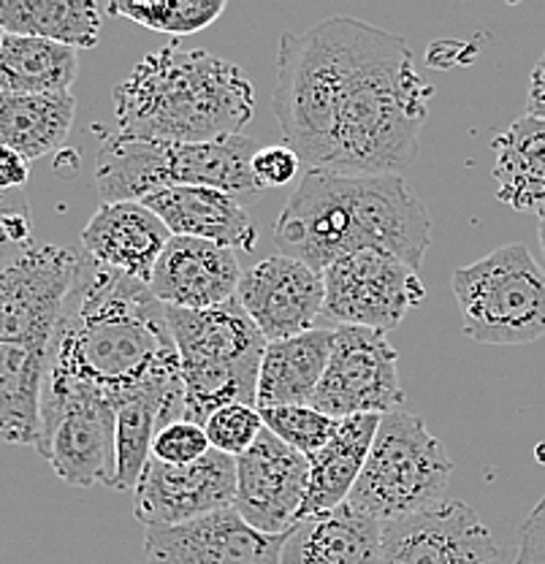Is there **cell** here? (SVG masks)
<instances>
[{"instance_id":"obj_1","label":"cell","mask_w":545,"mask_h":564,"mask_svg":"<svg viewBox=\"0 0 545 564\" xmlns=\"http://www.w3.org/2000/svg\"><path fill=\"white\" fill-rule=\"evenodd\" d=\"M429 98L402 35L356 17L280 35L272 109L307 169L402 174L418 161Z\"/></svg>"},{"instance_id":"obj_2","label":"cell","mask_w":545,"mask_h":564,"mask_svg":"<svg viewBox=\"0 0 545 564\" xmlns=\"http://www.w3.org/2000/svg\"><path fill=\"white\" fill-rule=\"evenodd\" d=\"M46 383L90 388L115 404L150 388L182 383L166 304L146 282L79 252L50 345Z\"/></svg>"},{"instance_id":"obj_3","label":"cell","mask_w":545,"mask_h":564,"mask_svg":"<svg viewBox=\"0 0 545 564\" xmlns=\"http://www.w3.org/2000/svg\"><path fill=\"white\" fill-rule=\"evenodd\" d=\"M280 252L324 274L361 250L389 252L418 269L432 245V217L402 174L309 169L272 226Z\"/></svg>"},{"instance_id":"obj_4","label":"cell","mask_w":545,"mask_h":564,"mask_svg":"<svg viewBox=\"0 0 545 564\" xmlns=\"http://www.w3.org/2000/svg\"><path fill=\"white\" fill-rule=\"evenodd\" d=\"M255 109L253 82L231 61L174 44L150 52L115 87L117 133L163 144L237 137Z\"/></svg>"},{"instance_id":"obj_5","label":"cell","mask_w":545,"mask_h":564,"mask_svg":"<svg viewBox=\"0 0 545 564\" xmlns=\"http://www.w3.org/2000/svg\"><path fill=\"white\" fill-rule=\"evenodd\" d=\"M258 141L237 137L201 144H163L111 133L96 161V187L103 204L144 202L166 187H212L239 204L258 202L263 187L253 174Z\"/></svg>"},{"instance_id":"obj_6","label":"cell","mask_w":545,"mask_h":564,"mask_svg":"<svg viewBox=\"0 0 545 564\" xmlns=\"http://www.w3.org/2000/svg\"><path fill=\"white\" fill-rule=\"evenodd\" d=\"M166 317L185 388L182 419L204 426L226 404H255L266 339L237 299L209 310L166 307Z\"/></svg>"},{"instance_id":"obj_7","label":"cell","mask_w":545,"mask_h":564,"mask_svg":"<svg viewBox=\"0 0 545 564\" xmlns=\"http://www.w3.org/2000/svg\"><path fill=\"white\" fill-rule=\"evenodd\" d=\"M454 462L421 415L394 410L380 419L348 505L389 524L443 499Z\"/></svg>"},{"instance_id":"obj_8","label":"cell","mask_w":545,"mask_h":564,"mask_svg":"<svg viewBox=\"0 0 545 564\" xmlns=\"http://www.w3.org/2000/svg\"><path fill=\"white\" fill-rule=\"evenodd\" d=\"M450 285L472 343L530 345L545 334V272L526 245H502L459 267Z\"/></svg>"},{"instance_id":"obj_9","label":"cell","mask_w":545,"mask_h":564,"mask_svg":"<svg viewBox=\"0 0 545 564\" xmlns=\"http://www.w3.org/2000/svg\"><path fill=\"white\" fill-rule=\"evenodd\" d=\"M39 454L57 478L76 489L115 486L117 404L103 393L68 383H44Z\"/></svg>"},{"instance_id":"obj_10","label":"cell","mask_w":545,"mask_h":564,"mask_svg":"<svg viewBox=\"0 0 545 564\" xmlns=\"http://www.w3.org/2000/svg\"><path fill=\"white\" fill-rule=\"evenodd\" d=\"M402 402L400 352L385 332L361 326L334 328L331 358L309 404L328 419L342 421L394 413Z\"/></svg>"},{"instance_id":"obj_11","label":"cell","mask_w":545,"mask_h":564,"mask_svg":"<svg viewBox=\"0 0 545 564\" xmlns=\"http://www.w3.org/2000/svg\"><path fill=\"white\" fill-rule=\"evenodd\" d=\"M426 296L418 269L378 250L334 261L324 272V313L339 326L396 328Z\"/></svg>"},{"instance_id":"obj_12","label":"cell","mask_w":545,"mask_h":564,"mask_svg":"<svg viewBox=\"0 0 545 564\" xmlns=\"http://www.w3.org/2000/svg\"><path fill=\"white\" fill-rule=\"evenodd\" d=\"M76 263L79 252L46 245L31 247L0 269V343L50 350Z\"/></svg>"},{"instance_id":"obj_13","label":"cell","mask_w":545,"mask_h":564,"mask_svg":"<svg viewBox=\"0 0 545 564\" xmlns=\"http://www.w3.org/2000/svg\"><path fill=\"white\" fill-rule=\"evenodd\" d=\"M500 543L465 499H439L383 524L380 564H497Z\"/></svg>"},{"instance_id":"obj_14","label":"cell","mask_w":545,"mask_h":564,"mask_svg":"<svg viewBox=\"0 0 545 564\" xmlns=\"http://www.w3.org/2000/svg\"><path fill=\"white\" fill-rule=\"evenodd\" d=\"M237 458L209 451L187 467H172L150 456L137 489L133 516L146 527H174L233 508Z\"/></svg>"},{"instance_id":"obj_15","label":"cell","mask_w":545,"mask_h":564,"mask_svg":"<svg viewBox=\"0 0 545 564\" xmlns=\"http://www.w3.org/2000/svg\"><path fill=\"white\" fill-rule=\"evenodd\" d=\"M307 484L309 458L263 429L248 454L237 458L233 510L258 532L288 534L307 497Z\"/></svg>"},{"instance_id":"obj_16","label":"cell","mask_w":545,"mask_h":564,"mask_svg":"<svg viewBox=\"0 0 545 564\" xmlns=\"http://www.w3.org/2000/svg\"><path fill=\"white\" fill-rule=\"evenodd\" d=\"M285 534L250 527L233 508L174 527L144 529L150 564H283Z\"/></svg>"},{"instance_id":"obj_17","label":"cell","mask_w":545,"mask_h":564,"mask_svg":"<svg viewBox=\"0 0 545 564\" xmlns=\"http://www.w3.org/2000/svg\"><path fill=\"white\" fill-rule=\"evenodd\" d=\"M237 302L266 343L298 337L324 310V274L296 258L272 256L242 274Z\"/></svg>"},{"instance_id":"obj_18","label":"cell","mask_w":545,"mask_h":564,"mask_svg":"<svg viewBox=\"0 0 545 564\" xmlns=\"http://www.w3.org/2000/svg\"><path fill=\"white\" fill-rule=\"evenodd\" d=\"M242 269L231 247L172 237L152 272L150 291L166 307L209 310L237 299Z\"/></svg>"},{"instance_id":"obj_19","label":"cell","mask_w":545,"mask_h":564,"mask_svg":"<svg viewBox=\"0 0 545 564\" xmlns=\"http://www.w3.org/2000/svg\"><path fill=\"white\" fill-rule=\"evenodd\" d=\"M172 231L142 202L101 204L81 231V252L115 272L150 285Z\"/></svg>"},{"instance_id":"obj_20","label":"cell","mask_w":545,"mask_h":564,"mask_svg":"<svg viewBox=\"0 0 545 564\" xmlns=\"http://www.w3.org/2000/svg\"><path fill=\"white\" fill-rule=\"evenodd\" d=\"M172 237L204 239L231 250H253L258 231L244 204L212 187H166L144 198Z\"/></svg>"},{"instance_id":"obj_21","label":"cell","mask_w":545,"mask_h":564,"mask_svg":"<svg viewBox=\"0 0 545 564\" xmlns=\"http://www.w3.org/2000/svg\"><path fill=\"white\" fill-rule=\"evenodd\" d=\"M383 524L350 508L296 521L285 534L283 564H380Z\"/></svg>"},{"instance_id":"obj_22","label":"cell","mask_w":545,"mask_h":564,"mask_svg":"<svg viewBox=\"0 0 545 564\" xmlns=\"http://www.w3.org/2000/svg\"><path fill=\"white\" fill-rule=\"evenodd\" d=\"M334 328H309L291 339L266 343L258 369L255 408L309 404L331 358Z\"/></svg>"},{"instance_id":"obj_23","label":"cell","mask_w":545,"mask_h":564,"mask_svg":"<svg viewBox=\"0 0 545 564\" xmlns=\"http://www.w3.org/2000/svg\"><path fill=\"white\" fill-rule=\"evenodd\" d=\"M383 415H353L339 421L337 432L324 448L309 456V484L298 519L328 513L348 502L356 480H359L363 462H367L372 440L378 434Z\"/></svg>"},{"instance_id":"obj_24","label":"cell","mask_w":545,"mask_h":564,"mask_svg":"<svg viewBox=\"0 0 545 564\" xmlns=\"http://www.w3.org/2000/svg\"><path fill=\"white\" fill-rule=\"evenodd\" d=\"M46 367L50 350L0 343V443L39 448Z\"/></svg>"},{"instance_id":"obj_25","label":"cell","mask_w":545,"mask_h":564,"mask_svg":"<svg viewBox=\"0 0 545 564\" xmlns=\"http://www.w3.org/2000/svg\"><path fill=\"white\" fill-rule=\"evenodd\" d=\"M497 198L515 212L545 209V120L524 115L491 141Z\"/></svg>"},{"instance_id":"obj_26","label":"cell","mask_w":545,"mask_h":564,"mask_svg":"<svg viewBox=\"0 0 545 564\" xmlns=\"http://www.w3.org/2000/svg\"><path fill=\"white\" fill-rule=\"evenodd\" d=\"M76 117L72 93L20 96L0 93V147L17 152L28 163L61 150Z\"/></svg>"},{"instance_id":"obj_27","label":"cell","mask_w":545,"mask_h":564,"mask_svg":"<svg viewBox=\"0 0 545 564\" xmlns=\"http://www.w3.org/2000/svg\"><path fill=\"white\" fill-rule=\"evenodd\" d=\"M101 9L92 0H0V31L92 50L101 41Z\"/></svg>"},{"instance_id":"obj_28","label":"cell","mask_w":545,"mask_h":564,"mask_svg":"<svg viewBox=\"0 0 545 564\" xmlns=\"http://www.w3.org/2000/svg\"><path fill=\"white\" fill-rule=\"evenodd\" d=\"M79 74V57L72 46L55 44L28 35L0 39V90L20 96H50V93H72Z\"/></svg>"},{"instance_id":"obj_29","label":"cell","mask_w":545,"mask_h":564,"mask_svg":"<svg viewBox=\"0 0 545 564\" xmlns=\"http://www.w3.org/2000/svg\"><path fill=\"white\" fill-rule=\"evenodd\" d=\"M109 14L126 17L142 28L157 33L190 35L218 22L226 11V0H161V3H139V0H115Z\"/></svg>"},{"instance_id":"obj_30","label":"cell","mask_w":545,"mask_h":564,"mask_svg":"<svg viewBox=\"0 0 545 564\" xmlns=\"http://www.w3.org/2000/svg\"><path fill=\"white\" fill-rule=\"evenodd\" d=\"M263 426L298 451L302 456H315L334 437L339 421L315 410L313 404H288V408H266L261 410Z\"/></svg>"},{"instance_id":"obj_31","label":"cell","mask_w":545,"mask_h":564,"mask_svg":"<svg viewBox=\"0 0 545 564\" xmlns=\"http://www.w3.org/2000/svg\"><path fill=\"white\" fill-rule=\"evenodd\" d=\"M263 429L266 426H263L261 410L255 404H226L204 423L209 448L233 458L248 454V448L255 443Z\"/></svg>"},{"instance_id":"obj_32","label":"cell","mask_w":545,"mask_h":564,"mask_svg":"<svg viewBox=\"0 0 545 564\" xmlns=\"http://www.w3.org/2000/svg\"><path fill=\"white\" fill-rule=\"evenodd\" d=\"M33 247L31 204L22 191H0V269Z\"/></svg>"},{"instance_id":"obj_33","label":"cell","mask_w":545,"mask_h":564,"mask_svg":"<svg viewBox=\"0 0 545 564\" xmlns=\"http://www.w3.org/2000/svg\"><path fill=\"white\" fill-rule=\"evenodd\" d=\"M209 440L204 434V426L190 421H174L166 429L155 434L152 440V458L172 467H187V464L198 462L209 454Z\"/></svg>"},{"instance_id":"obj_34","label":"cell","mask_w":545,"mask_h":564,"mask_svg":"<svg viewBox=\"0 0 545 564\" xmlns=\"http://www.w3.org/2000/svg\"><path fill=\"white\" fill-rule=\"evenodd\" d=\"M298 169H302V158L288 144L258 147V152L253 155V174L263 191L266 187L291 185L296 180Z\"/></svg>"},{"instance_id":"obj_35","label":"cell","mask_w":545,"mask_h":564,"mask_svg":"<svg viewBox=\"0 0 545 564\" xmlns=\"http://www.w3.org/2000/svg\"><path fill=\"white\" fill-rule=\"evenodd\" d=\"M513 564H545V494L519 529V551Z\"/></svg>"},{"instance_id":"obj_36","label":"cell","mask_w":545,"mask_h":564,"mask_svg":"<svg viewBox=\"0 0 545 564\" xmlns=\"http://www.w3.org/2000/svg\"><path fill=\"white\" fill-rule=\"evenodd\" d=\"M31 180V163L0 147V191H22Z\"/></svg>"},{"instance_id":"obj_37","label":"cell","mask_w":545,"mask_h":564,"mask_svg":"<svg viewBox=\"0 0 545 564\" xmlns=\"http://www.w3.org/2000/svg\"><path fill=\"white\" fill-rule=\"evenodd\" d=\"M526 115L545 120V55L532 68L530 90H526Z\"/></svg>"},{"instance_id":"obj_38","label":"cell","mask_w":545,"mask_h":564,"mask_svg":"<svg viewBox=\"0 0 545 564\" xmlns=\"http://www.w3.org/2000/svg\"><path fill=\"white\" fill-rule=\"evenodd\" d=\"M537 217H541V220H537V237H541V250H543V258H545V209Z\"/></svg>"},{"instance_id":"obj_39","label":"cell","mask_w":545,"mask_h":564,"mask_svg":"<svg viewBox=\"0 0 545 564\" xmlns=\"http://www.w3.org/2000/svg\"><path fill=\"white\" fill-rule=\"evenodd\" d=\"M0 39H3V31H0ZM0 93H3V90H0Z\"/></svg>"}]
</instances>
